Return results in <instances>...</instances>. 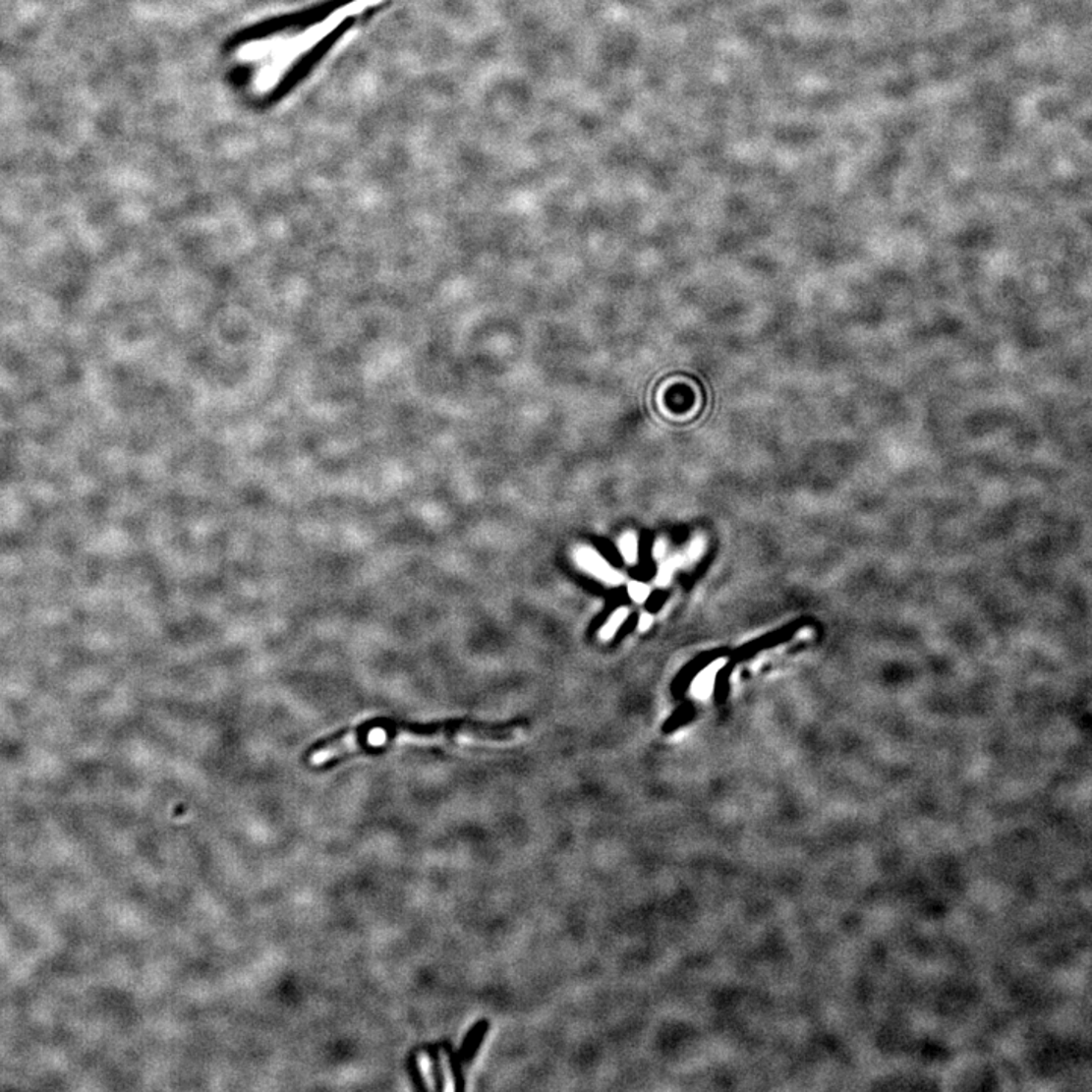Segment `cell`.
<instances>
[{
    "mask_svg": "<svg viewBox=\"0 0 1092 1092\" xmlns=\"http://www.w3.org/2000/svg\"><path fill=\"white\" fill-rule=\"evenodd\" d=\"M357 0H326L322 4L315 5L309 10L301 11V13L292 14V16H281L264 21L257 27L248 28L237 33L233 40V46H245V44L257 43V41L267 40L272 38L276 33H286L290 30H306L310 27H315L316 24L329 19L336 11L343 10L349 7Z\"/></svg>",
    "mask_w": 1092,
    "mask_h": 1092,
    "instance_id": "obj_1",
    "label": "cell"
},
{
    "mask_svg": "<svg viewBox=\"0 0 1092 1092\" xmlns=\"http://www.w3.org/2000/svg\"><path fill=\"white\" fill-rule=\"evenodd\" d=\"M575 560L578 561V565H580L581 568L586 569L589 574L595 575V577L604 581L607 585H621L622 575L614 571V569L608 565L607 561H605L602 555L598 554V552H595L594 549L586 548V546L578 548L577 551H575Z\"/></svg>",
    "mask_w": 1092,
    "mask_h": 1092,
    "instance_id": "obj_2",
    "label": "cell"
},
{
    "mask_svg": "<svg viewBox=\"0 0 1092 1092\" xmlns=\"http://www.w3.org/2000/svg\"><path fill=\"white\" fill-rule=\"evenodd\" d=\"M359 747V733L354 731V733H348L346 736H343L340 741L332 742V744L326 745V747L320 748V750L313 753L312 757H310V762H312V765H315V767H320V765L334 761L337 757L351 753V751L357 750Z\"/></svg>",
    "mask_w": 1092,
    "mask_h": 1092,
    "instance_id": "obj_3",
    "label": "cell"
},
{
    "mask_svg": "<svg viewBox=\"0 0 1092 1092\" xmlns=\"http://www.w3.org/2000/svg\"><path fill=\"white\" fill-rule=\"evenodd\" d=\"M489 1029H490V1023L488 1019H480L479 1023H475L466 1033L459 1052L463 1063H471L475 1060V1056L479 1055Z\"/></svg>",
    "mask_w": 1092,
    "mask_h": 1092,
    "instance_id": "obj_4",
    "label": "cell"
},
{
    "mask_svg": "<svg viewBox=\"0 0 1092 1092\" xmlns=\"http://www.w3.org/2000/svg\"><path fill=\"white\" fill-rule=\"evenodd\" d=\"M426 1056L427 1061H429L430 1063V1072H431L432 1080H434V1088L438 1089V1091H443V1089L446 1088L445 1071H443V1063L442 1058H440V1053H438V1050L435 1049V1047H432V1049H430L429 1052L426 1053Z\"/></svg>",
    "mask_w": 1092,
    "mask_h": 1092,
    "instance_id": "obj_5",
    "label": "cell"
},
{
    "mask_svg": "<svg viewBox=\"0 0 1092 1092\" xmlns=\"http://www.w3.org/2000/svg\"><path fill=\"white\" fill-rule=\"evenodd\" d=\"M446 1060H448L449 1068H451L452 1079H454L455 1091H465V1074H463V1061L460 1055L454 1053L451 1047H445Z\"/></svg>",
    "mask_w": 1092,
    "mask_h": 1092,
    "instance_id": "obj_6",
    "label": "cell"
},
{
    "mask_svg": "<svg viewBox=\"0 0 1092 1092\" xmlns=\"http://www.w3.org/2000/svg\"><path fill=\"white\" fill-rule=\"evenodd\" d=\"M627 616V608H619V610L614 611V613L611 614V618L608 619L607 624L603 627L602 633H600L602 639H604V641H608V639L613 638L614 633H616V631H618V628L621 627L622 624H624Z\"/></svg>",
    "mask_w": 1092,
    "mask_h": 1092,
    "instance_id": "obj_7",
    "label": "cell"
},
{
    "mask_svg": "<svg viewBox=\"0 0 1092 1092\" xmlns=\"http://www.w3.org/2000/svg\"><path fill=\"white\" fill-rule=\"evenodd\" d=\"M621 552L628 563H636V560H638V539L633 533L622 536Z\"/></svg>",
    "mask_w": 1092,
    "mask_h": 1092,
    "instance_id": "obj_8",
    "label": "cell"
},
{
    "mask_svg": "<svg viewBox=\"0 0 1092 1092\" xmlns=\"http://www.w3.org/2000/svg\"><path fill=\"white\" fill-rule=\"evenodd\" d=\"M628 592H630V597L633 598L634 602L636 603H644L645 600H647L648 595H650V589H648L647 586L642 585V583H638V581H633V583H630V586H628Z\"/></svg>",
    "mask_w": 1092,
    "mask_h": 1092,
    "instance_id": "obj_9",
    "label": "cell"
},
{
    "mask_svg": "<svg viewBox=\"0 0 1092 1092\" xmlns=\"http://www.w3.org/2000/svg\"><path fill=\"white\" fill-rule=\"evenodd\" d=\"M650 625H651V616H648V614H644V616H642V618H641V622H639V630H641V631L648 630V627H650Z\"/></svg>",
    "mask_w": 1092,
    "mask_h": 1092,
    "instance_id": "obj_10",
    "label": "cell"
},
{
    "mask_svg": "<svg viewBox=\"0 0 1092 1092\" xmlns=\"http://www.w3.org/2000/svg\"><path fill=\"white\" fill-rule=\"evenodd\" d=\"M663 552H664V544H663V542L659 541L658 544H656V546H655V555H656V557H661V555H663Z\"/></svg>",
    "mask_w": 1092,
    "mask_h": 1092,
    "instance_id": "obj_11",
    "label": "cell"
}]
</instances>
